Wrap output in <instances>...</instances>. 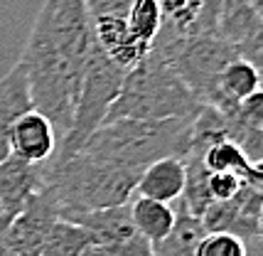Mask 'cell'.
I'll list each match as a JSON object with an SVG mask.
<instances>
[{"instance_id":"1","label":"cell","mask_w":263,"mask_h":256,"mask_svg":"<svg viewBox=\"0 0 263 256\" xmlns=\"http://www.w3.org/2000/svg\"><path fill=\"white\" fill-rule=\"evenodd\" d=\"M93 42L86 0H45L20 57L34 108L49 118L62 138L74 123L81 77Z\"/></svg>"},{"instance_id":"2","label":"cell","mask_w":263,"mask_h":256,"mask_svg":"<svg viewBox=\"0 0 263 256\" xmlns=\"http://www.w3.org/2000/svg\"><path fill=\"white\" fill-rule=\"evenodd\" d=\"M140 173L79 151L67 160L47 163V185L52 187L62 220L77 214L128 205Z\"/></svg>"},{"instance_id":"3","label":"cell","mask_w":263,"mask_h":256,"mask_svg":"<svg viewBox=\"0 0 263 256\" xmlns=\"http://www.w3.org/2000/svg\"><path fill=\"white\" fill-rule=\"evenodd\" d=\"M195 118L165 121H106L84 143V153L143 173L160 158H184L190 148V126Z\"/></svg>"},{"instance_id":"4","label":"cell","mask_w":263,"mask_h":256,"mask_svg":"<svg viewBox=\"0 0 263 256\" xmlns=\"http://www.w3.org/2000/svg\"><path fill=\"white\" fill-rule=\"evenodd\" d=\"M202 111L184 82L175 74L160 52L150 49L133 69L126 71L121 92L106 121H165V118H195ZM103 121V123H106Z\"/></svg>"},{"instance_id":"5","label":"cell","mask_w":263,"mask_h":256,"mask_svg":"<svg viewBox=\"0 0 263 256\" xmlns=\"http://www.w3.org/2000/svg\"><path fill=\"white\" fill-rule=\"evenodd\" d=\"M153 49L160 52L199 104L217 108L221 101L219 77L231 59L239 57L236 47L217 35H172L162 27Z\"/></svg>"},{"instance_id":"6","label":"cell","mask_w":263,"mask_h":256,"mask_svg":"<svg viewBox=\"0 0 263 256\" xmlns=\"http://www.w3.org/2000/svg\"><path fill=\"white\" fill-rule=\"evenodd\" d=\"M123 77H126V71L118 69L114 62L101 52V47L93 42L89 59H86V67H84V77H81L74 123H71L67 136L59 140L52 163L67 160V158L77 155L84 148V143L91 138V133L108 116L116 96L121 92Z\"/></svg>"},{"instance_id":"7","label":"cell","mask_w":263,"mask_h":256,"mask_svg":"<svg viewBox=\"0 0 263 256\" xmlns=\"http://www.w3.org/2000/svg\"><path fill=\"white\" fill-rule=\"evenodd\" d=\"M59 217L62 214H59L57 197H54L52 187L45 185V190L37 192L27 202V207L8 224L5 246L15 256H40L47 232Z\"/></svg>"},{"instance_id":"8","label":"cell","mask_w":263,"mask_h":256,"mask_svg":"<svg viewBox=\"0 0 263 256\" xmlns=\"http://www.w3.org/2000/svg\"><path fill=\"white\" fill-rule=\"evenodd\" d=\"M47 185V163L32 165L10 153L0 163V207L15 220L27 207V202Z\"/></svg>"},{"instance_id":"9","label":"cell","mask_w":263,"mask_h":256,"mask_svg":"<svg viewBox=\"0 0 263 256\" xmlns=\"http://www.w3.org/2000/svg\"><path fill=\"white\" fill-rule=\"evenodd\" d=\"M59 145V136L45 114L37 108L27 111L17 118L10 131V153L32 165H45L54 158Z\"/></svg>"},{"instance_id":"10","label":"cell","mask_w":263,"mask_h":256,"mask_svg":"<svg viewBox=\"0 0 263 256\" xmlns=\"http://www.w3.org/2000/svg\"><path fill=\"white\" fill-rule=\"evenodd\" d=\"M160 8L172 35H217L221 0H160Z\"/></svg>"},{"instance_id":"11","label":"cell","mask_w":263,"mask_h":256,"mask_svg":"<svg viewBox=\"0 0 263 256\" xmlns=\"http://www.w3.org/2000/svg\"><path fill=\"white\" fill-rule=\"evenodd\" d=\"M32 94L25 67L17 62L3 79H0V163L10 155V131L17 118L32 111Z\"/></svg>"},{"instance_id":"12","label":"cell","mask_w":263,"mask_h":256,"mask_svg":"<svg viewBox=\"0 0 263 256\" xmlns=\"http://www.w3.org/2000/svg\"><path fill=\"white\" fill-rule=\"evenodd\" d=\"M184 190V163L182 158H160L150 163L138 177L136 195L172 205L182 197Z\"/></svg>"},{"instance_id":"13","label":"cell","mask_w":263,"mask_h":256,"mask_svg":"<svg viewBox=\"0 0 263 256\" xmlns=\"http://www.w3.org/2000/svg\"><path fill=\"white\" fill-rule=\"evenodd\" d=\"M261 86H263L261 74H258V69L253 67L249 59L243 57L231 59L229 64L224 67L221 77H219V96H221V101H219L217 111L224 114V116H234L236 106L246 96L258 92Z\"/></svg>"},{"instance_id":"14","label":"cell","mask_w":263,"mask_h":256,"mask_svg":"<svg viewBox=\"0 0 263 256\" xmlns=\"http://www.w3.org/2000/svg\"><path fill=\"white\" fill-rule=\"evenodd\" d=\"M128 212H130L133 227L150 244L162 242L175 227V210L165 202H158V199L133 195V199L128 202Z\"/></svg>"},{"instance_id":"15","label":"cell","mask_w":263,"mask_h":256,"mask_svg":"<svg viewBox=\"0 0 263 256\" xmlns=\"http://www.w3.org/2000/svg\"><path fill=\"white\" fill-rule=\"evenodd\" d=\"M123 20H126V30L130 40L136 42V47L143 54H148L165 27L160 0H133L128 5Z\"/></svg>"},{"instance_id":"16","label":"cell","mask_w":263,"mask_h":256,"mask_svg":"<svg viewBox=\"0 0 263 256\" xmlns=\"http://www.w3.org/2000/svg\"><path fill=\"white\" fill-rule=\"evenodd\" d=\"M204 227L197 220L192 212L184 207V202L180 199V207L175 210V227L172 232L158 242L155 246V256H195L197 244L204 236Z\"/></svg>"},{"instance_id":"17","label":"cell","mask_w":263,"mask_h":256,"mask_svg":"<svg viewBox=\"0 0 263 256\" xmlns=\"http://www.w3.org/2000/svg\"><path fill=\"white\" fill-rule=\"evenodd\" d=\"M91 244H96V242L84 227L59 217L49 227L40 256H81Z\"/></svg>"},{"instance_id":"18","label":"cell","mask_w":263,"mask_h":256,"mask_svg":"<svg viewBox=\"0 0 263 256\" xmlns=\"http://www.w3.org/2000/svg\"><path fill=\"white\" fill-rule=\"evenodd\" d=\"M202 163L209 173H234L239 177H246L251 160L234 140H221L202 153Z\"/></svg>"},{"instance_id":"19","label":"cell","mask_w":263,"mask_h":256,"mask_svg":"<svg viewBox=\"0 0 263 256\" xmlns=\"http://www.w3.org/2000/svg\"><path fill=\"white\" fill-rule=\"evenodd\" d=\"M195 256H249L246 242L229 232H212L204 234L197 244Z\"/></svg>"},{"instance_id":"20","label":"cell","mask_w":263,"mask_h":256,"mask_svg":"<svg viewBox=\"0 0 263 256\" xmlns=\"http://www.w3.org/2000/svg\"><path fill=\"white\" fill-rule=\"evenodd\" d=\"M231 118H236L243 128H249L253 133H261L263 136V86L258 92H253L251 96H246L236 106V114Z\"/></svg>"},{"instance_id":"21","label":"cell","mask_w":263,"mask_h":256,"mask_svg":"<svg viewBox=\"0 0 263 256\" xmlns=\"http://www.w3.org/2000/svg\"><path fill=\"white\" fill-rule=\"evenodd\" d=\"M206 187H209L212 202L214 199H231V197H236L239 190L243 187V177H239V175H234V173H209Z\"/></svg>"},{"instance_id":"22","label":"cell","mask_w":263,"mask_h":256,"mask_svg":"<svg viewBox=\"0 0 263 256\" xmlns=\"http://www.w3.org/2000/svg\"><path fill=\"white\" fill-rule=\"evenodd\" d=\"M133 0H86V8L91 20H108V17H123Z\"/></svg>"},{"instance_id":"23","label":"cell","mask_w":263,"mask_h":256,"mask_svg":"<svg viewBox=\"0 0 263 256\" xmlns=\"http://www.w3.org/2000/svg\"><path fill=\"white\" fill-rule=\"evenodd\" d=\"M236 49H239V57L249 59L253 67L258 69V74H261V79H263V30L253 37V40L243 42V45L236 47Z\"/></svg>"},{"instance_id":"24","label":"cell","mask_w":263,"mask_h":256,"mask_svg":"<svg viewBox=\"0 0 263 256\" xmlns=\"http://www.w3.org/2000/svg\"><path fill=\"white\" fill-rule=\"evenodd\" d=\"M243 182L251 187L253 192H258V195L263 197V158L261 160H251L249 170H246V177H243Z\"/></svg>"},{"instance_id":"25","label":"cell","mask_w":263,"mask_h":256,"mask_svg":"<svg viewBox=\"0 0 263 256\" xmlns=\"http://www.w3.org/2000/svg\"><path fill=\"white\" fill-rule=\"evenodd\" d=\"M81 256H116V254L111 251V249H106V246H101V244H91V246H89V249H86V251H84Z\"/></svg>"},{"instance_id":"26","label":"cell","mask_w":263,"mask_h":256,"mask_svg":"<svg viewBox=\"0 0 263 256\" xmlns=\"http://www.w3.org/2000/svg\"><path fill=\"white\" fill-rule=\"evenodd\" d=\"M256 236L263 239V199H261V207H258V222H256Z\"/></svg>"},{"instance_id":"27","label":"cell","mask_w":263,"mask_h":256,"mask_svg":"<svg viewBox=\"0 0 263 256\" xmlns=\"http://www.w3.org/2000/svg\"><path fill=\"white\" fill-rule=\"evenodd\" d=\"M249 3H251L253 8H256V10H258V12L263 15V0H249Z\"/></svg>"},{"instance_id":"28","label":"cell","mask_w":263,"mask_h":256,"mask_svg":"<svg viewBox=\"0 0 263 256\" xmlns=\"http://www.w3.org/2000/svg\"><path fill=\"white\" fill-rule=\"evenodd\" d=\"M261 20H263V15H261Z\"/></svg>"}]
</instances>
